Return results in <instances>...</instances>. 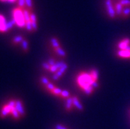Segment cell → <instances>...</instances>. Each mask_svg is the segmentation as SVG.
<instances>
[{"instance_id": "cell-1", "label": "cell", "mask_w": 130, "mask_h": 129, "mask_svg": "<svg viewBox=\"0 0 130 129\" xmlns=\"http://www.w3.org/2000/svg\"><path fill=\"white\" fill-rule=\"evenodd\" d=\"M94 81L90 74L83 73L77 77V83L81 88H83V90H85L90 86H92Z\"/></svg>"}, {"instance_id": "cell-2", "label": "cell", "mask_w": 130, "mask_h": 129, "mask_svg": "<svg viewBox=\"0 0 130 129\" xmlns=\"http://www.w3.org/2000/svg\"><path fill=\"white\" fill-rule=\"evenodd\" d=\"M13 19L16 21V25L20 28H23L26 25V21H25L24 15H23V11H22L21 9L17 8L14 9L13 11Z\"/></svg>"}, {"instance_id": "cell-3", "label": "cell", "mask_w": 130, "mask_h": 129, "mask_svg": "<svg viewBox=\"0 0 130 129\" xmlns=\"http://www.w3.org/2000/svg\"><path fill=\"white\" fill-rule=\"evenodd\" d=\"M106 6L107 8L108 13L110 17L111 18H114L116 15L115 9H114V7L112 5V0H106Z\"/></svg>"}, {"instance_id": "cell-4", "label": "cell", "mask_w": 130, "mask_h": 129, "mask_svg": "<svg viewBox=\"0 0 130 129\" xmlns=\"http://www.w3.org/2000/svg\"><path fill=\"white\" fill-rule=\"evenodd\" d=\"M11 107L8 104L5 105L2 109V111H1V117L5 118V117H6L8 114H9L10 113H11Z\"/></svg>"}, {"instance_id": "cell-5", "label": "cell", "mask_w": 130, "mask_h": 129, "mask_svg": "<svg viewBox=\"0 0 130 129\" xmlns=\"http://www.w3.org/2000/svg\"><path fill=\"white\" fill-rule=\"evenodd\" d=\"M15 108L18 111L19 114L21 115V116H23L25 115V110H24V108L23 107L21 101L20 100H17L15 101Z\"/></svg>"}, {"instance_id": "cell-6", "label": "cell", "mask_w": 130, "mask_h": 129, "mask_svg": "<svg viewBox=\"0 0 130 129\" xmlns=\"http://www.w3.org/2000/svg\"><path fill=\"white\" fill-rule=\"evenodd\" d=\"M73 103L78 110H79V111H83V107L81 104V103L79 102V100H78L77 97H73Z\"/></svg>"}, {"instance_id": "cell-7", "label": "cell", "mask_w": 130, "mask_h": 129, "mask_svg": "<svg viewBox=\"0 0 130 129\" xmlns=\"http://www.w3.org/2000/svg\"><path fill=\"white\" fill-rule=\"evenodd\" d=\"M129 43H130L129 39L126 38V39L124 40L123 41H122L120 44H119L118 45L119 48L121 49H125L127 46H129Z\"/></svg>"}, {"instance_id": "cell-8", "label": "cell", "mask_w": 130, "mask_h": 129, "mask_svg": "<svg viewBox=\"0 0 130 129\" xmlns=\"http://www.w3.org/2000/svg\"><path fill=\"white\" fill-rule=\"evenodd\" d=\"M118 56L124 58H129L130 57V51L124 50V49H121L118 52Z\"/></svg>"}, {"instance_id": "cell-9", "label": "cell", "mask_w": 130, "mask_h": 129, "mask_svg": "<svg viewBox=\"0 0 130 129\" xmlns=\"http://www.w3.org/2000/svg\"><path fill=\"white\" fill-rule=\"evenodd\" d=\"M30 20H31L32 26L33 29L35 30H36L37 28H38L37 24H36V15L32 13H30Z\"/></svg>"}, {"instance_id": "cell-10", "label": "cell", "mask_w": 130, "mask_h": 129, "mask_svg": "<svg viewBox=\"0 0 130 129\" xmlns=\"http://www.w3.org/2000/svg\"><path fill=\"white\" fill-rule=\"evenodd\" d=\"M115 9L116 14H117V15H120L121 13H122V11H123V5H122L120 2L116 3Z\"/></svg>"}, {"instance_id": "cell-11", "label": "cell", "mask_w": 130, "mask_h": 129, "mask_svg": "<svg viewBox=\"0 0 130 129\" xmlns=\"http://www.w3.org/2000/svg\"><path fill=\"white\" fill-rule=\"evenodd\" d=\"M23 15H24L25 21L28 22L30 21H31V20H30V12L28 11V10H23Z\"/></svg>"}, {"instance_id": "cell-12", "label": "cell", "mask_w": 130, "mask_h": 129, "mask_svg": "<svg viewBox=\"0 0 130 129\" xmlns=\"http://www.w3.org/2000/svg\"><path fill=\"white\" fill-rule=\"evenodd\" d=\"M73 103V98H68L67 101H66V107L68 110H69L71 108V105Z\"/></svg>"}, {"instance_id": "cell-13", "label": "cell", "mask_w": 130, "mask_h": 129, "mask_svg": "<svg viewBox=\"0 0 130 129\" xmlns=\"http://www.w3.org/2000/svg\"><path fill=\"white\" fill-rule=\"evenodd\" d=\"M55 49H56V53L60 56H61V57H66V53L65 52V51L63 49H61L60 47H58V48H56Z\"/></svg>"}, {"instance_id": "cell-14", "label": "cell", "mask_w": 130, "mask_h": 129, "mask_svg": "<svg viewBox=\"0 0 130 129\" xmlns=\"http://www.w3.org/2000/svg\"><path fill=\"white\" fill-rule=\"evenodd\" d=\"M51 44H52V45L53 47H54L55 49L58 48V47H59V44L56 38H51Z\"/></svg>"}, {"instance_id": "cell-15", "label": "cell", "mask_w": 130, "mask_h": 129, "mask_svg": "<svg viewBox=\"0 0 130 129\" xmlns=\"http://www.w3.org/2000/svg\"><path fill=\"white\" fill-rule=\"evenodd\" d=\"M11 113H12V115H13V117L15 118V119H19L20 116H21V115L19 114V113L18 112V111L16 109L15 107L13 108V109H12Z\"/></svg>"}, {"instance_id": "cell-16", "label": "cell", "mask_w": 130, "mask_h": 129, "mask_svg": "<svg viewBox=\"0 0 130 129\" xmlns=\"http://www.w3.org/2000/svg\"><path fill=\"white\" fill-rule=\"evenodd\" d=\"M91 77H92V79H93L94 81H96V80L98 79V77H99V72H98V70H95V69L92 70V71H91Z\"/></svg>"}, {"instance_id": "cell-17", "label": "cell", "mask_w": 130, "mask_h": 129, "mask_svg": "<svg viewBox=\"0 0 130 129\" xmlns=\"http://www.w3.org/2000/svg\"><path fill=\"white\" fill-rule=\"evenodd\" d=\"M122 13L124 16H127L130 15V6L125 7L123 9V11H122Z\"/></svg>"}, {"instance_id": "cell-18", "label": "cell", "mask_w": 130, "mask_h": 129, "mask_svg": "<svg viewBox=\"0 0 130 129\" xmlns=\"http://www.w3.org/2000/svg\"><path fill=\"white\" fill-rule=\"evenodd\" d=\"M23 40V38L21 36H15V38H13V42L15 44H19V43L22 42Z\"/></svg>"}, {"instance_id": "cell-19", "label": "cell", "mask_w": 130, "mask_h": 129, "mask_svg": "<svg viewBox=\"0 0 130 129\" xmlns=\"http://www.w3.org/2000/svg\"><path fill=\"white\" fill-rule=\"evenodd\" d=\"M25 27H26V30L29 32H31L32 30L33 29L32 26V23L31 21H30L26 22V25H25Z\"/></svg>"}, {"instance_id": "cell-20", "label": "cell", "mask_w": 130, "mask_h": 129, "mask_svg": "<svg viewBox=\"0 0 130 129\" xmlns=\"http://www.w3.org/2000/svg\"><path fill=\"white\" fill-rule=\"evenodd\" d=\"M21 46L24 50H27L28 48V42L26 41V40H23V42H21Z\"/></svg>"}, {"instance_id": "cell-21", "label": "cell", "mask_w": 130, "mask_h": 129, "mask_svg": "<svg viewBox=\"0 0 130 129\" xmlns=\"http://www.w3.org/2000/svg\"><path fill=\"white\" fill-rule=\"evenodd\" d=\"M17 2H18L19 7L20 9L24 8V7L26 5L25 0H17Z\"/></svg>"}, {"instance_id": "cell-22", "label": "cell", "mask_w": 130, "mask_h": 129, "mask_svg": "<svg viewBox=\"0 0 130 129\" xmlns=\"http://www.w3.org/2000/svg\"><path fill=\"white\" fill-rule=\"evenodd\" d=\"M120 3L123 6H130V0H120Z\"/></svg>"}, {"instance_id": "cell-23", "label": "cell", "mask_w": 130, "mask_h": 129, "mask_svg": "<svg viewBox=\"0 0 130 129\" xmlns=\"http://www.w3.org/2000/svg\"><path fill=\"white\" fill-rule=\"evenodd\" d=\"M26 7L29 9H31L32 8V0H25Z\"/></svg>"}, {"instance_id": "cell-24", "label": "cell", "mask_w": 130, "mask_h": 129, "mask_svg": "<svg viewBox=\"0 0 130 129\" xmlns=\"http://www.w3.org/2000/svg\"><path fill=\"white\" fill-rule=\"evenodd\" d=\"M93 88H93V86H90L88 87V88H87V89L84 90L85 93L86 94H87V95L91 94L92 92Z\"/></svg>"}, {"instance_id": "cell-25", "label": "cell", "mask_w": 130, "mask_h": 129, "mask_svg": "<svg viewBox=\"0 0 130 129\" xmlns=\"http://www.w3.org/2000/svg\"><path fill=\"white\" fill-rule=\"evenodd\" d=\"M67 69H68V65L66 63H64L62 66H61V68H59L58 70H59V72H61L62 74H63Z\"/></svg>"}, {"instance_id": "cell-26", "label": "cell", "mask_w": 130, "mask_h": 129, "mask_svg": "<svg viewBox=\"0 0 130 129\" xmlns=\"http://www.w3.org/2000/svg\"><path fill=\"white\" fill-rule=\"evenodd\" d=\"M42 67H44L45 70H50V69H51V65L48 63H43Z\"/></svg>"}, {"instance_id": "cell-27", "label": "cell", "mask_w": 130, "mask_h": 129, "mask_svg": "<svg viewBox=\"0 0 130 129\" xmlns=\"http://www.w3.org/2000/svg\"><path fill=\"white\" fill-rule=\"evenodd\" d=\"M7 23V22L6 21V19H5V17H4L3 15H0V25H5Z\"/></svg>"}, {"instance_id": "cell-28", "label": "cell", "mask_w": 130, "mask_h": 129, "mask_svg": "<svg viewBox=\"0 0 130 129\" xmlns=\"http://www.w3.org/2000/svg\"><path fill=\"white\" fill-rule=\"evenodd\" d=\"M41 82L43 84H44V85H48V84L50 83L49 80L46 77H42L41 78Z\"/></svg>"}, {"instance_id": "cell-29", "label": "cell", "mask_w": 130, "mask_h": 129, "mask_svg": "<svg viewBox=\"0 0 130 129\" xmlns=\"http://www.w3.org/2000/svg\"><path fill=\"white\" fill-rule=\"evenodd\" d=\"M61 95L63 97H64V98H68L69 96V92L68 91V90H62Z\"/></svg>"}, {"instance_id": "cell-30", "label": "cell", "mask_w": 130, "mask_h": 129, "mask_svg": "<svg viewBox=\"0 0 130 129\" xmlns=\"http://www.w3.org/2000/svg\"><path fill=\"white\" fill-rule=\"evenodd\" d=\"M61 91H62V90L58 88H56L54 90H53V92L56 95H60L61 94Z\"/></svg>"}, {"instance_id": "cell-31", "label": "cell", "mask_w": 130, "mask_h": 129, "mask_svg": "<svg viewBox=\"0 0 130 129\" xmlns=\"http://www.w3.org/2000/svg\"><path fill=\"white\" fill-rule=\"evenodd\" d=\"M58 70H59V69H58V67L56 65V64H55L54 65L51 66V69H50V71H51V72H57Z\"/></svg>"}, {"instance_id": "cell-32", "label": "cell", "mask_w": 130, "mask_h": 129, "mask_svg": "<svg viewBox=\"0 0 130 129\" xmlns=\"http://www.w3.org/2000/svg\"><path fill=\"white\" fill-rule=\"evenodd\" d=\"M46 86H47V88H48L50 90H52V91L56 88H55V86L52 83H49L48 85H46Z\"/></svg>"}, {"instance_id": "cell-33", "label": "cell", "mask_w": 130, "mask_h": 129, "mask_svg": "<svg viewBox=\"0 0 130 129\" xmlns=\"http://www.w3.org/2000/svg\"><path fill=\"white\" fill-rule=\"evenodd\" d=\"M65 63L63 62V61H58V62L56 63V65L58 67V69H59V68H61V66L64 64Z\"/></svg>"}, {"instance_id": "cell-34", "label": "cell", "mask_w": 130, "mask_h": 129, "mask_svg": "<svg viewBox=\"0 0 130 129\" xmlns=\"http://www.w3.org/2000/svg\"><path fill=\"white\" fill-rule=\"evenodd\" d=\"M48 63L51 66H53V65H54L55 64H56V61H54V59H50L48 60Z\"/></svg>"}, {"instance_id": "cell-35", "label": "cell", "mask_w": 130, "mask_h": 129, "mask_svg": "<svg viewBox=\"0 0 130 129\" xmlns=\"http://www.w3.org/2000/svg\"><path fill=\"white\" fill-rule=\"evenodd\" d=\"M56 129H67L66 127L61 125V124H56Z\"/></svg>"}, {"instance_id": "cell-36", "label": "cell", "mask_w": 130, "mask_h": 129, "mask_svg": "<svg viewBox=\"0 0 130 129\" xmlns=\"http://www.w3.org/2000/svg\"><path fill=\"white\" fill-rule=\"evenodd\" d=\"M2 2H10V3H14L17 0H0Z\"/></svg>"}, {"instance_id": "cell-37", "label": "cell", "mask_w": 130, "mask_h": 129, "mask_svg": "<svg viewBox=\"0 0 130 129\" xmlns=\"http://www.w3.org/2000/svg\"><path fill=\"white\" fill-rule=\"evenodd\" d=\"M92 86H93V88H97L99 86V84H98V82L96 81H94L93 83L92 84Z\"/></svg>"}]
</instances>
